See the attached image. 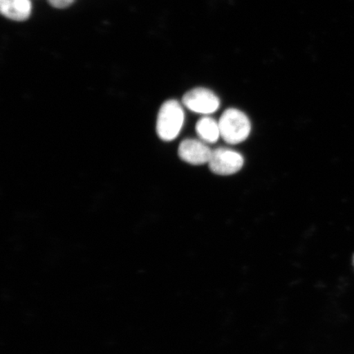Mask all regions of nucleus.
Here are the masks:
<instances>
[{
  "label": "nucleus",
  "mask_w": 354,
  "mask_h": 354,
  "mask_svg": "<svg viewBox=\"0 0 354 354\" xmlns=\"http://www.w3.org/2000/svg\"><path fill=\"white\" fill-rule=\"evenodd\" d=\"M243 165L240 153L227 148H218L212 151L209 166L215 174L229 176L236 174Z\"/></svg>",
  "instance_id": "obj_3"
},
{
  "label": "nucleus",
  "mask_w": 354,
  "mask_h": 354,
  "mask_svg": "<svg viewBox=\"0 0 354 354\" xmlns=\"http://www.w3.org/2000/svg\"><path fill=\"white\" fill-rule=\"evenodd\" d=\"M184 122L185 113L179 102L175 100L166 101L158 115V136L165 141L175 140L183 129Z\"/></svg>",
  "instance_id": "obj_1"
},
{
  "label": "nucleus",
  "mask_w": 354,
  "mask_h": 354,
  "mask_svg": "<svg viewBox=\"0 0 354 354\" xmlns=\"http://www.w3.org/2000/svg\"><path fill=\"white\" fill-rule=\"evenodd\" d=\"M196 133L203 142L214 144L221 137L219 123L214 118H203L196 124Z\"/></svg>",
  "instance_id": "obj_7"
},
{
  "label": "nucleus",
  "mask_w": 354,
  "mask_h": 354,
  "mask_svg": "<svg viewBox=\"0 0 354 354\" xmlns=\"http://www.w3.org/2000/svg\"><path fill=\"white\" fill-rule=\"evenodd\" d=\"M183 104L194 113L209 115L219 109L220 100L207 88H196L184 95Z\"/></svg>",
  "instance_id": "obj_4"
},
{
  "label": "nucleus",
  "mask_w": 354,
  "mask_h": 354,
  "mask_svg": "<svg viewBox=\"0 0 354 354\" xmlns=\"http://www.w3.org/2000/svg\"><path fill=\"white\" fill-rule=\"evenodd\" d=\"M212 150L203 140L187 139L180 144L178 154L185 162L192 165L209 163Z\"/></svg>",
  "instance_id": "obj_5"
},
{
  "label": "nucleus",
  "mask_w": 354,
  "mask_h": 354,
  "mask_svg": "<svg viewBox=\"0 0 354 354\" xmlns=\"http://www.w3.org/2000/svg\"><path fill=\"white\" fill-rule=\"evenodd\" d=\"M353 261H354V258H353Z\"/></svg>",
  "instance_id": "obj_9"
},
{
  "label": "nucleus",
  "mask_w": 354,
  "mask_h": 354,
  "mask_svg": "<svg viewBox=\"0 0 354 354\" xmlns=\"http://www.w3.org/2000/svg\"><path fill=\"white\" fill-rule=\"evenodd\" d=\"M52 7L63 10V8H68L76 1V0H48Z\"/></svg>",
  "instance_id": "obj_8"
},
{
  "label": "nucleus",
  "mask_w": 354,
  "mask_h": 354,
  "mask_svg": "<svg viewBox=\"0 0 354 354\" xmlns=\"http://www.w3.org/2000/svg\"><path fill=\"white\" fill-rule=\"evenodd\" d=\"M218 123L221 138L230 145L240 144L250 134V119L240 110H225L221 115Z\"/></svg>",
  "instance_id": "obj_2"
},
{
  "label": "nucleus",
  "mask_w": 354,
  "mask_h": 354,
  "mask_svg": "<svg viewBox=\"0 0 354 354\" xmlns=\"http://www.w3.org/2000/svg\"><path fill=\"white\" fill-rule=\"evenodd\" d=\"M0 11L8 19L26 21L32 15V3L30 0H0Z\"/></svg>",
  "instance_id": "obj_6"
}]
</instances>
